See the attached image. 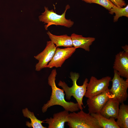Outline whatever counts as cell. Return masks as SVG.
<instances>
[{"instance_id":"10","label":"cell","mask_w":128,"mask_h":128,"mask_svg":"<svg viewBox=\"0 0 128 128\" xmlns=\"http://www.w3.org/2000/svg\"><path fill=\"white\" fill-rule=\"evenodd\" d=\"M113 68L120 76L128 78V52L121 51L115 55Z\"/></svg>"},{"instance_id":"16","label":"cell","mask_w":128,"mask_h":128,"mask_svg":"<svg viewBox=\"0 0 128 128\" xmlns=\"http://www.w3.org/2000/svg\"><path fill=\"white\" fill-rule=\"evenodd\" d=\"M90 114L97 120L101 128H119L114 118H107L100 113H92Z\"/></svg>"},{"instance_id":"21","label":"cell","mask_w":128,"mask_h":128,"mask_svg":"<svg viewBox=\"0 0 128 128\" xmlns=\"http://www.w3.org/2000/svg\"><path fill=\"white\" fill-rule=\"evenodd\" d=\"M122 48L124 50V51L128 52V46L126 45L122 47Z\"/></svg>"},{"instance_id":"14","label":"cell","mask_w":128,"mask_h":128,"mask_svg":"<svg viewBox=\"0 0 128 128\" xmlns=\"http://www.w3.org/2000/svg\"><path fill=\"white\" fill-rule=\"evenodd\" d=\"M47 33L51 41L57 47L63 46L67 47L73 46V44L71 36L65 34L57 36L52 34L49 31Z\"/></svg>"},{"instance_id":"9","label":"cell","mask_w":128,"mask_h":128,"mask_svg":"<svg viewBox=\"0 0 128 128\" xmlns=\"http://www.w3.org/2000/svg\"><path fill=\"white\" fill-rule=\"evenodd\" d=\"M73 46L61 48L57 47L54 56L46 68H51L54 67H60L65 60L70 57L76 51Z\"/></svg>"},{"instance_id":"11","label":"cell","mask_w":128,"mask_h":128,"mask_svg":"<svg viewBox=\"0 0 128 128\" xmlns=\"http://www.w3.org/2000/svg\"><path fill=\"white\" fill-rule=\"evenodd\" d=\"M69 111L64 110L54 114L53 118H47L44 121L48 125V128H64V124L67 122L69 115Z\"/></svg>"},{"instance_id":"2","label":"cell","mask_w":128,"mask_h":128,"mask_svg":"<svg viewBox=\"0 0 128 128\" xmlns=\"http://www.w3.org/2000/svg\"><path fill=\"white\" fill-rule=\"evenodd\" d=\"M70 78L73 82V85L71 87H69L64 82L60 81L58 85L62 88L65 93L66 99L69 100L72 96H73L76 100L78 104L79 109L82 110L83 106L82 102L83 97L87 91V88L88 80L86 78L83 84L79 86L77 83V81L80 75L79 73L76 72H71L70 74Z\"/></svg>"},{"instance_id":"6","label":"cell","mask_w":128,"mask_h":128,"mask_svg":"<svg viewBox=\"0 0 128 128\" xmlns=\"http://www.w3.org/2000/svg\"><path fill=\"white\" fill-rule=\"evenodd\" d=\"M111 78L107 76L98 79L92 76L88 83L84 96L88 98H92L103 92L108 89Z\"/></svg>"},{"instance_id":"12","label":"cell","mask_w":128,"mask_h":128,"mask_svg":"<svg viewBox=\"0 0 128 128\" xmlns=\"http://www.w3.org/2000/svg\"><path fill=\"white\" fill-rule=\"evenodd\" d=\"M119 104L115 99L110 98L103 107L100 113L107 118H112L116 119L118 113Z\"/></svg>"},{"instance_id":"13","label":"cell","mask_w":128,"mask_h":128,"mask_svg":"<svg viewBox=\"0 0 128 128\" xmlns=\"http://www.w3.org/2000/svg\"><path fill=\"white\" fill-rule=\"evenodd\" d=\"M70 36L73 46L76 49L81 48L88 51H90V46L95 40L94 37H85L74 33H72Z\"/></svg>"},{"instance_id":"7","label":"cell","mask_w":128,"mask_h":128,"mask_svg":"<svg viewBox=\"0 0 128 128\" xmlns=\"http://www.w3.org/2000/svg\"><path fill=\"white\" fill-rule=\"evenodd\" d=\"M57 48L51 41L47 42L46 46L44 50L34 56L35 58L38 61L35 66L36 71H39L46 68L47 65L53 58Z\"/></svg>"},{"instance_id":"3","label":"cell","mask_w":128,"mask_h":128,"mask_svg":"<svg viewBox=\"0 0 128 128\" xmlns=\"http://www.w3.org/2000/svg\"><path fill=\"white\" fill-rule=\"evenodd\" d=\"M67 122L70 128H101L95 118L82 110L69 114Z\"/></svg>"},{"instance_id":"18","label":"cell","mask_w":128,"mask_h":128,"mask_svg":"<svg viewBox=\"0 0 128 128\" xmlns=\"http://www.w3.org/2000/svg\"><path fill=\"white\" fill-rule=\"evenodd\" d=\"M109 11V13L111 14H115V15L114 17V22H115L120 17L124 16L128 17V5L124 8L116 6L111 8Z\"/></svg>"},{"instance_id":"8","label":"cell","mask_w":128,"mask_h":128,"mask_svg":"<svg viewBox=\"0 0 128 128\" xmlns=\"http://www.w3.org/2000/svg\"><path fill=\"white\" fill-rule=\"evenodd\" d=\"M111 95L108 89L105 91L92 98H88L87 102L89 113H100L107 101L111 98Z\"/></svg>"},{"instance_id":"1","label":"cell","mask_w":128,"mask_h":128,"mask_svg":"<svg viewBox=\"0 0 128 128\" xmlns=\"http://www.w3.org/2000/svg\"><path fill=\"white\" fill-rule=\"evenodd\" d=\"M57 74L56 69H53L48 77V83L51 87V94L50 100L42 107V112L45 113L48 108L55 105L62 106L64 110L69 112H72L78 110L79 109L78 104L66 101L65 99V94L63 90L57 87L55 80Z\"/></svg>"},{"instance_id":"20","label":"cell","mask_w":128,"mask_h":128,"mask_svg":"<svg viewBox=\"0 0 128 128\" xmlns=\"http://www.w3.org/2000/svg\"><path fill=\"white\" fill-rule=\"evenodd\" d=\"M114 5L118 7H123L126 5V4L123 0H110Z\"/></svg>"},{"instance_id":"17","label":"cell","mask_w":128,"mask_h":128,"mask_svg":"<svg viewBox=\"0 0 128 128\" xmlns=\"http://www.w3.org/2000/svg\"><path fill=\"white\" fill-rule=\"evenodd\" d=\"M22 111L24 117L29 118L31 120V123L29 121L26 122V125L28 127L33 128H46L43 126L42 124L44 121H41L37 119L35 116L33 112L29 110L27 108L23 109Z\"/></svg>"},{"instance_id":"15","label":"cell","mask_w":128,"mask_h":128,"mask_svg":"<svg viewBox=\"0 0 128 128\" xmlns=\"http://www.w3.org/2000/svg\"><path fill=\"white\" fill-rule=\"evenodd\" d=\"M116 123L119 128H128V105L123 102L119 108Z\"/></svg>"},{"instance_id":"19","label":"cell","mask_w":128,"mask_h":128,"mask_svg":"<svg viewBox=\"0 0 128 128\" xmlns=\"http://www.w3.org/2000/svg\"><path fill=\"white\" fill-rule=\"evenodd\" d=\"M89 3H94L99 4L109 11L111 8L116 6L110 0H82Z\"/></svg>"},{"instance_id":"4","label":"cell","mask_w":128,"mask_h":128,"mask_svg":"<svg viewBox=\"0 0 128 128\" xmlns=\"http://www.w3.org/2000/svg\"><path fill=\"white\" fill-rule=\"evenodd\" d=\"M70 8V6L67 5L64 13L61 15H59L55 12L53 9L50 10L48 7H45V11L39 16V20L44 22V23L47 24L45 26L46 30H47L49 27L53 25L70 28L73 25L74 22L70 19H66L65 17L66 12Z\"/></svg>"},{"instance_id":"5","label":"cell","mask_w":128,"mask_h":128,"mask_svg":"<svg viewBox=\"0 0 128 128\" xmlns=\"http://www.w3.org/2000/svg\"><path fill=\"white\" fill-rule=\"evenodd\" d=\"M114 76L111 81L112 82L109 91L111 98L116 100L120 103L126 101L128 97L127 90L128 87V78L124 79L117 71L114 70Z\"/></svg>"}]
</instances>
